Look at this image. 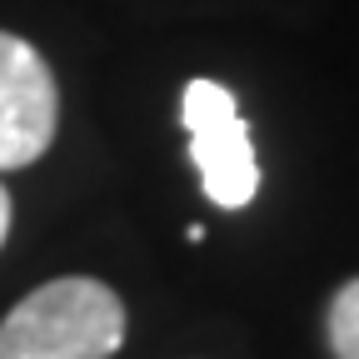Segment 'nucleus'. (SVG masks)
<instances>
[{"mask_svg":"<svg viewBox=\"0 0 359 359\" xmlns=\"http://www.w3.org/2000/svg\"><path fill=\"white\" fill-rule=\"evenodd\" d=\"M125 339V304L100 280H50L0 325V359H110Z\"/></svg>","mask_w":359,"mask_h":359,"instance_id":"1","label":"nucleus"},{"mask_svg":"<svg viewBox=\"0 0 359 359\" xmlns=\"http://www.w3.org/2000/svg\"><path fill=\"white\" fill-rule=\"evenodd\" d=\"M6 235H11V195L0 185V245H6Z\"/></svg>","mask_w":359,"mask_h":359,"instance_id":"5","label":"nucleus"},{"mask_svg":"<svg viewBox=\"0 0 359 359\" xmlns=\"http://www.w3.org/2000/svg\"><path fill=\"white\" fill-rule=\"evenodd\" d=\"M55 75L30 40L0 30V170L35 165L55 140Z\"/></svg>","mask_w":359,"mask_h":359,"instance_id":"3","label":"nucleus"},{"mask_svg":"<svg viewBox=\"0 0 359 359\" xmlns=\"http://www.w3.org/2000/svg\"><path fill=\"white\" fill-rule=\"evenodd\" d=\"M330 344L339 359H359V280H349L330 304Z\"/></svg>","mask_w":359,"mask_h":359,"instance_id":"4","label":"nucleus"},{"mask_svg":"<svg viewBox=\"0 0 359 359\" xmlns=\"http://www.w3.org/2000/svg\"><path fill=\"white\" fill-rule=\"evenodd\" d=\"M180 120L190 130V160L200 170L205 195L219 210H245L259 195V160L235 90H224L219 80H190L180 100Z\"/></svg>","mask_w":359,"mask_h":359,"instance_id":"2","label":"nucleus"}]
</instances>
